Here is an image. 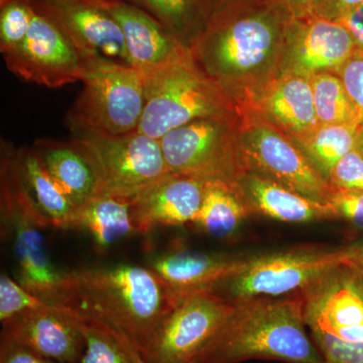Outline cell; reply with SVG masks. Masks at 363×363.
<instances>
[{
    "instance_id": "cell-1",
    "label": "cell",
    "mask_w": 363,
    "mask_h": 363,
    "mask_svg": "<svg viewBox=\"0 0 363 363\" xmlns=\"http://www.w3.org/2000/svg\"><path fill=\"white\" fill-rule=\"evenodd\" d=\"M294 20L285 0H219L190 51L240 111L279 75Z\"/></svg>"
},
{
    "instance_id": "cell-2",
    "label": "cell",
    "mask_w": 363,
    "mask_h": 363,
    "mask_svg": "<svg viewBox=\"0 0 363 363\" xmlns=\"http://www.w3.org/2000/svg\"><path fill=\"white\" fill-rule=\"evenodd\" d=\"M57 305L108 327L140 352L175 300L150 267L123 264L66 272Z\"/></svg>"
},
{
    "instance_id": "cell-3",
    "label": "cell",
    "mask_w": 363,
    "mask_h": 363,
    "mask_svg": "<svg viewBox=\"0 0 363 363\" xmlns=\"http://www.w3.org/2000/svg\"><path fill=\"white\" fill-rule=\"evenodd\" d=\"M308 331L301 292L248 298L235 303L230 316L194 362L324 363Z\"/></svg>"
},
{
    "instance_id": "cell-4",
    "label": "cell",
    "mask_w": 363,
    "mask_h": 363,
    "mask_svg": "<svg viewBox=\"0 0 363 363\" xmlns=\"http://www.w3.org/2000/svg\"><path fill=\"white\" fill-rule=\"evenodd\" d=\"M0 213L1 234L11 241L18 281L50 304L57 305L65 271L52 259L44 233L52 227L40 211L25 182L14 167L11 147L1 145Z\"/></svg>"
},
{
    "instance_id": "cell-5",
    "label": "cell",
    "mask_w": 363,
    "mask_h": 363,
    "mask_svg": "<svg viewBox=\"0 0 363 363\" xmlns=\"http://www.w3.org/2000/svg\"><path fill=\"white\" fill-rule=\"evenodd\" d=\"M145 104L138 133L161 140L196 119L241 114L233 98L195 63L192 54L143 75Z\"/></svg>"
},
{
    "instance_id": "cell-6",
    "label": "cell",
    "mask_w": 363,
    "mask_h": 363,
    "mask_svg": "<svg viewBox=\"0 0 363 363\" xmlns=\"http://www.w3.org/2000/svg\"><path fill=\"white\" fill-rule=\"evenodd\" d=\"M83 89L68 113L74 133L123 135L138 130L145 109V80L133 66L91 54Z\"/></svg>"
},
{
    "instance_id": "cell-7",
    "label": "cell",
    "mask_w": 363,
    "mask_h": 363,
    "mask_svg": "<svg viewBox=\"0 0 363 363\" xmlns=\"http://www.w3.org/2000/svg\"><path fill=\"white\" fill-rule=\"evenodd\" d=\"M241 114L196 119L161 140L169 172L202 180L235 181L243 173Z\"/></svg>"
},
{
    "instance_id": "cell-8",
    "label": "cell",
    "mask_w": 363,
    "mask_h": 363,
    "mask_svg": "<svg viewBox=\"0 0 363 363\" xmlns=\"http://www.w3.org/2000/svg\"><path fill=\"white\" fill-rule=\"evenodd\" d=\"M240 143L243 172L267 177L306 197L330 204L336 188L278 128L242 111Z\"/></svg>"
},
{
    "instance_id": "cell-9",
    "label": "cell",
    "mask_w": 363,
    "mask_h": 363,
    "mask_svg": "<svg viewBox=\"0 0 363 363\" xmlns=\"http://www.w3.org/2000/svg\"><path fill=\"white\" fill-rule=\"evenodd\" d=\"M351 247H303L250 259L245 269L219 281L214 293L235 303L298 293L334 267L350 262Z\"/></svg>"
},
{
    "instance_id": "cell-10",
    "label": "cell",
    "mask_w": 363,
    "mask_h": 363,
    "mask_svg": "<svg viewBox=\"0 0 363 363\" xmlns=\"http://www.w3.org/2000/svg\"><path fill=\"white\" fill-rule=\"evenodd\" d=\"M89 55L39 0H35V16L25 40L4 55V60L7 69L26 82L61 88L81 82Z\"/></svg>"
},
{
    "instance_id": "cell-11",
    "label": "cell",
    "mask_w": 363,
    "mask_h": 363,
    "mask_svg": "<svg viewBox=\"0 0 363 363\" xmlns=\"http://www.w3.org/2000/svg\"><path fill=\"white\" fill-rule=\"evenodd\" d=\"M235 304L213 291L180 298L140 354L147 363L194 362L225 323Z\"/></svg>"
},
{
    "instance_id": "cell-12",
    "label": "cell",
    "mask_w": 363,
    "mask_h": 363,
    "mask_svg": "<svg viewBox=\"0 0 363 363\" xmlns=\"http://www.w3.org/2000/svg\"><path fill=\"white\" fill-rule=\"evenodd\" d=\"M94 156L101 177L99 196L131 199L171 173L160 140L138 133L123 135L74 133Z\"/></svg>"
},
{
    "instance_id": "cell-13",
    "label": "cell",
    "mask_w": 363,
    "mask_h": 363,
    "mask_svg": "<svg viewBox=\"0 0 363 363\" xmlns=\"http://www.w3.org/2000/svg\"><path fill=\"white\" fill-rule=\"evenodd\" d=\"M300 292L309 332L363 342V277L350 262L334 267Z\"/></svg>"
},
{
    "instance_id": "cell-14",
    "label": "cell",
    "mask_w": 363,
    "mask_h": 363,
    "mask_svg": "<svg viewBox=\"0 0 363 363\" xmlns=\"http://www.w3.org/2000/svg\"><path fill=\"white\" fill-rule=\"evenodd\" d=\"M358 48L350 30L338 21L318 16L294 18L279 75L310 79L326 72L337 74Z\"/></svg>"
},
{
    "instance_id": "cell-15",
    "label": "cell",
    "mask_w": 363,
    "mask_h": 363,
    "mask_svg": "<svg viewBox=\"0 0 363 363\" xmlns=\"http://www.w3.org/2000/svg\"><path fill=\"white\" fill-rule=\"evenodd\" d=\"M1 325V333L55 362L79 363L84 352V321L62 306L21 313Z\"/></svg>"
},
{
    "instance_id": "cell-16",
    "label": "cell",
    "mask_w": 363,
    "mask_h": 363,
    "mask_svg": "<svg viewBox=\"0 0 363 363\" xmlns=\"http://www.w3.org/2000/svg\"><path fill=\"white\" fill-rule=\"evenodd\" d=\"M206 181L169 173L133 196L131 217L138 234L161 226L191 225L201 207Z\"/></svg>"
},
{
    "instance_id": "cell-17",
    "label": "cell",
    "mask_w": 363,
    "mask_h": 363,
    "mask_svg": "<svg viewBox=\"0 0 363 363\" xmlns=\"http://www.w3.org/2000/svg\"><path fill=\"white\" fill-rule=\"evenodd\" d=\"M100 4L121 26L130 66L142 75L161 70L190 56L188 48L140 7L125 0Z\"/></svg>"
},
{
    "instance_id": "cell-18",
    "label": "cell",
    "mask_w": 363,
    "mask_h": 363,
    "mask_svg": "<svg viewBox=\"0 0 363 363\" xmlns=\"http://www.w3.org/2000/svg\"><path fill=\"white\" fill-rule=\"evenodd\" d=\"M250 259L221 252L172 248L150 257L149 267L168 286L175 300L211 290L219 281L245 269Z\"/></svg>"
},
{
    "instance_id": "cell-19",
    "label": "cell",
    "mask_w": 363,
    "mask_h": 363,
    "mask_svg": "<svg viewBox=\"0 0 363 363\" xmlns=\"http://www.w3.org/2000/svg\"><path fill=\"white\" fill-rule=\"evenodd\" d=\"M242 111H250L290 136L292 140L320 125L310 79L279 75L253 95Z\"/></svg>"
},
{
    "instance_id": "cell-20",
    "label": "cell",
    "mask_w": 363,
    "mask_h": 363,
    "mask_svg": "<svg viewBox=\"0 0 363 363\" xmlns=\"http://www.w3.org/2000/svg\"><path fill=\"white\" fill-rule=\"evenodd\" d=\"M81 49L130 65L123 30L100 4L87 0H39Z\"/></svg>"
},
{
    "instance_id": "cell-21",
    "label": "cell",
    "mask_w": 363,
    "mask_h": 363,
    "mask_svg": "<svg viewBox=\"0 0 363 363\" xmlns=\"http://www.w3.org/2000/svg\"><path fill=\"white\" fill-rule=\"evenodd\" d=\"M235 182L252 214L286 223L339 219L331 204L306 197L259 174L245 171Z\"/></svg>"
},
{
    "instance_id": "cell-22",
    "label": "cell",
    "mask_w": 363,
    "mask_h": 363,
    "mask_svg": "<svg viewBox=\"0 0 363 363\" xmlns=\"http://www.w3.org/2000/svg\"><path fill=\"white\" fill-rule=\"evenodd\" d=\"M33 149L76 209L99 196V168L82 140L75 138L71 142L38 140Z\"/></svg>"
},
{
    "instance_id": "cell-23",
    "label": "cell",
    "mask_w": 363,
    "mask_h": 363,
    "mask_svg": "<svg viewBox=\"0 0 363 363\" xmlns=\"http://www.w3.org/2000/svg\"><path fill=\"white\" fill-rule=\"evenodd\" d=\"M252 215L235 181L213 179L205 183L201 207L191 225L219 240L233 238Z\"/></svg>"
},
{
    "instance_id": "cell-24",
    "label": "cell",
    "mask_w": 363,
    "mask_h": 363,
    "mask_svg": "<svg viewBox=\"0 0 363 363\" xmlns=\"http://www.w3.org/2000/svg\"><path fill=\"white\" fill-rule=\"evenodd\" d=\"M70 230L84 231L99 252L109 250L138 234L130 200L97 196L76 209Z\"/></svg>"
},
{
    "instance_id": "cell-25",
    "label": "cell",
    "mask_w": 363,
    "mask_h": 363,
    "mask_svg": "<svg viewBox=\"0 0 363 363\" xmlns=\"http://www.w3.org/2000/svg\"><path fill=\"white\" fill-rule=\"evenodd\" d=\"M11 159L33 201L52 228L70 230L76 208L50 175L35 149L11 147Z\"/></svg>"
},
{
    "instance_id": "cell-26",
    "label": "cell",
    "mask_w": 363,
    "mask_h": 363,
    "mask_svg": "<svg viewBox=\"0 0 363 363\" xmlns=\"http://www.w3.org/2000/svg\"><path fill=\"white\" fill-rule=\"evenodd\" d=\"M150 14L189 50L206 25L209 0H125Z\"/></svg>"
},
{
    "instance_id": "cell-27",
    "label": "cell",
    "mask_w": 363,
    "mask_h": 363,
    "mask_svg": "<svg viewBox=\"0 0 363 363\" xmlns=\"http://www.w3.org/2000/svg\"><path fill=\"white\" fill-rule=\"evenodd\" d=\"M360 128L350 124H320L316 130L293 140L329 180L338 162L357 150Z\"/></svg>"
},
{
    "instance_id": "cell-28",
    "label": "cell",
    "mask_w": 363,
    "mask_h": 363,
    "mask_svg": "<svg viewBox=\"0 0 363 363\" xmlns=\"http://www.w3.org/2000/svg\"><path fill=\"white\" fill-rule=\"evenodd\" d=\"M310 81L320 124L362 125L359 112L337 74H317Z\"/></svg>"
},
{
    "instance_id": "cell-29",
    "label": "cell",
    "mask_w": 363,
    "mask_h": 363,
    "mask_svg": "<svg viewBox=\"0 0 363 363\" xmlns=\"http://www.w3.org/2000/svg\"><path fill=\"white\" fill-rule=\"evenodd\" d=\"M85 348L79 363H143L140 351L116 331L84 322Z\"/></svg>"
},
{
    "instance_id": "cell-30",
    "label": "cell",
    "mask_w": 363,
    "mask_h": 363,
    "mask_svg": "<svg viewBox=\"0 0 363 363\" xmlns=\"http://www.w3.org/2000/svg\"><path fill=\"white\" fill-rule=\"evenodd\" d=\"M35 16V0H0V52H13L25 40Z\"/></svg>"
},
{
    "instance_id": "cell-31",
    "label": "cell",
    "mask_w": 363,
    "mask_h": 363,
    "mask_svg": "<svg viewBox=\"0 0 363 363\" xmlns=\"http://www.w3.org/2000/svg\"><path fill=\"white\" fill-rule=\"evenodd\" d=\"M50 303L33 295L6 272L0 276V322L9 321L21 313L39 309Z\"/></svg>"
},
{
    "instance_id": "cell-32",
    "label": "cell",
    "mask_w": 363,
    "mask_h": 363,
    "mask_svg": "<svg viewBox=\"0 0 363 363\" xmlns=\"http://www.w3.org/2000/svg\"><path fill=\"white\" fill-rule=\"evenodd\" d=\"M309 333L324 363H363V342H346L321 332Z\"/></svg>"
},
{
    "instance_id": "cell-33",
    "label": "cell",
    "mask_w": 363,
    "mask_h": 363,
    "mask_svg": "<svg viewBox=\"0 0 363 363\" xmlns=\"http://www.w3.org/2000/svg\"><path fill=\"white\" fill-rule=\"evenodd\" d=\"M329 181L335 188L363 193V156L357 150L343 157L332 171Z\"/></svg>"
},
{
    "instance_id": "cell-34",
    "label": "cell",
    "mask_w": 363,
    "mask_h": 363,
    "mask_svg": "<svg viewBox=\"0 0 363 363\" xmlns=\"http://www.w3.org/2000/svg\"><path fill=\"white\" fill-rule=\"evenodd\" d=\"M337 75L343 81L348 94L354 102L360 121L363 125V49L358 48L357 52L346 62Z\"/></svg>"
},
{
    "instance_id": "cell-35",
    "label": "cell",
    "mask_w": 363,
    "mask_h": 363,
    "mask_svg": "<svg viewBox=\"0 0 363 363\" xmlns=\"http://www.w3.org/2000/svg\"><path fill=\"white\" fill-rule=\"evenodd\" d=\"M330 204L339 218L350 222L363 230V193L359 191L336 188Z\"/></svg>"
},
{
    "instance_id": "cell-36",
    "label": "cell",
    "mask_w": 363,
    "mask_h": 363,
    "mask_svg": "<svg viewBox=\"0 0 363 363\" xmlns=\"http://www.w3.org/2000/svg\"><path fill=\"white\" fill-rule=\"evenodd\" d=\"M0 363H60L21 345L13 338L0 335Z\"/></svg>"
},
{
    "instance_id": "cell-37",
    "label": "cell",
    "mask_w": 363,
    "mask_h": 363,
    "mask_svg": "<svg viewBox=\"0 0 363 363\" xmlns=\"http://www.w3.org/2000/svg\"><path fill=\"white\" fill-rule=\"evenodd\" d=\"M362 4L363 0H327L315 16L338 21Z\"/></svg>"
},
{
    "instance_id": "cell-38",
    "label": "cell",
    "mask_w": 363,
    "mask_h": 363,
    "mask_svg": "<svg viewBox=\"0 0 363 363\" xmlns=\"http://www.w3.org/2000/svg\"><path fill=\"white\" fill-rule=\"evenodd\" d=\"M338 23L350 30L358 47L363 49V4L344 16Z\"/></svg>"
},
{
    "instance_id": "cell-39",
    "label": "cell",
    "mask_w": 363,
    "mask_h": 363,
    "mask_svg": "<svg viewBox=\"0 0 363 363\" xmlns=\"http://www.w3.org/2000/svg\"><path fill=\"white\" fill-rule=\"evenodd\" d=\"M327 0H285L294 18L315 16Z\"/></svg>"
},
{
    "instance_id": "cell-40",
    "label": "cell",
    "mask_w": 363,
    "mask_h": 363,
    "mask_svg": "<svg viewBox=\"0 0 363 363\" xmlns=\"http://www.w3.org/2000/svg\"><path fill=\"white\" fill-rule=\"evenodd\" d=\"M350 247V264H352L363 277V243L352 245V247Z\"/></svg>"
},
{
    "instance_id": "cell-41",
    "label": "cell",
    "mask_w": 363,
    "mask_h": 363,
    "mask_svg": "<svg viewBox=\"0 0 363 363\" xmlns=\"http://www.w3.org/2000/svg\"><path fill=\"white\" fill-rule=\"evenodd\" d=\"M357 150L363 156V125H362L359 133H358Z\"/></svg>"
},
{
    "instance_id": "cell-42",
    "label": "cell",
    "mask_w": 363,
    "mask_h": 363,
    "mask_svg": "<svg viewBox=\"0 0 363 363\" xmlns=\"http://www.w3.org/2000/svg\"><path fill=\"white\" fill-rule=\"evenodd\" d=\"M87 1L95 2V4H104V2L116 1V0H87Z\"/></svg>"
},
{
    "instance_id": "cell-43",
    "label": "cell",
    "mask_w": 363,
    "mask_h": 363,
    "mask_svg": "<svg viewBox=\"0 0 363 363\" xmlns=\"http://www.w3.org/2000/svg\"><path fill=\"white\" fill-rule=\"evenodd\" d=\"M210 4H214V2L219 1V0H209Z\"/></svg>"
},
{
    "instance_id": "cell-44",
    "label": "cell",
    "mask_w": 363,
    "mask_h": 363,
    "mask_svg": "<svg viewBox=\"0 0 363 363\" xmlns=\"http://www.w3.org/2000/svg\"><path fill=\"white\" fill-rule=\"evenodd\" d=\"M143 363H147L145 360L143 359ZM181 363H195L194 362H181Z\"/></svg>"
}]
</instances>
